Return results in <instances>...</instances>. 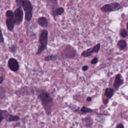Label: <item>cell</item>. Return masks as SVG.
I'll list each match as a JSON object with an SVG mask.
<instances>
[{"label": "cell", "instance_id": "6da1fadb", "mask_svg": "<svg viewBox=\"0 0 128 128\" xmlns=\"http://www.w3.org/2000/svg\"><path fill=\"white\" fill-rule=\"evenodd\" d=\"M38 96L45 112L47 115H50L52 111V108L54 105L52 97L45 90H40L38 92Z\"/></svg>", "mask_w": 128, "mask_h": 128}, {"label": "cell", "instance_id": "7a4b0ae2", "mask_svg": "<svg viewBox=\"0 0 128 128\" xmlns=\"http://www.w3.org/2000/svg\"><path fill=\"white\" fill-rule=\"evenodd\" d=\"M48 42V32L44 30L41 32L39 38V45L38 46L37 54H40L46 48Z\"/></svg>", "mask_w": 128, "mask_h": 128}, {"label": "cell", "instance_id": "3957f363", "mask_svg": "<svg viewBox=\"0 0 128 128\" xmlns=\"http://www.w3.org/2000/svg\"><path fill=\"white\" fill-rule=\"evenodd\" d=\"M22 7L25 12V19L27 22H30L32 18L33 6L29 0H24Z\"/></svg>", "mask_w": 128, "mask_h": 128}, {"label": "cell", "instance_id": "277c9868", "mask_svg": "<svg viewBox=\"0 0 128 128\" xmlns=\"http://www.w3.org/2000/svg\"><path fill=\"white\" fill-rule=\"evenodd\" d=\"M6 26L9 31H12L14 28V12L11 10H8L6 12Z\"/></svg>", "mask_w": 128, "mask_h": 128}, {"label": "cell", "instance_id": "5b68a950", "mask_svg": "<svg viewBox=\"0 0 128 128\" xmlns=\"http://www.w3.org/2000/svg\"><path fill=\"white\" fill-rule=\"evenodd\" d=\"M122 8L121 5L116 2L104 5L100 8V10L104 12H110L112 11L118 10Z\"/></svg>", "mask_w": 128, "mask_h": 128}, {"label": "cell", "instance_id": "8992f818", "mask_svg": "<svg viewBox=\"0 0 128 128\" xmlns=\"http://www.w3.org/2000/svg\"><path fill=\"white\" fill-rule=\"evenodd\" d=\"M0 116H3L4 119H6L8 122H18L20 120V117L18 116L9 114L6 110H0Z\"/></svg>", "mask_w": 128, "mask_h": 128}, {"label": "cell", "instance_id": "52a82bcc", "mask_svg": "<svg viewBox=\"0 0 128 128\" xmlns=\"http://www.w3.org/2000/svg\"><path fill=\"white\" fill-rule=\"evenodd\" d=\"M24 12L22 8L18 7L14 12V24L18 26L23 20Z\"/></svg>", "mask_w": 128, "mask_h": 128}, {"label": "cell", "instance_id": "ba28073f", "mask_svg": "<svg viewBox=\"0 0 128 128\" xmlns=\"http://www.w3.org/2000/svg\"><path fill=\"white\" fill-rule=\"evenodd\" d=\"M63 54L64 56L66 58H74L76 54V50L70 45H66L63 50Z\"/></svg>", "mask_w": 128, "mask_h": 128}, {"label": "cell", "instance_id": "9c48e42d", "mask_svg": "<svg viewBox=\"0 0 128 128\" xmlns=\"http://www.w3.org/2000/svg\"><path fill=\"white\" fill-rule=\"evenodd\" d=\"M8 65L10 70L14 72H17L20 68V65L18 60L13 58H11L8 60Z\"/></svg>", "mask_w": 128, "mask_h": 128}, {"label": "cell", "instance_id": "30bf717a", "mask_svg": "<svg viewBox=\"0 0 128 128\" xmlns=\"http://www.w3.org/2000/svg\"><path fill=\"white\" fill-rule=\"evenodd\" d=\"M124 82V79L122 78V75L120 74H118L116 75L114 81V83L113 84L114 88L116 90H118L119 88L123 84Z\"/></svg>", "mask_w": 128, "mask_h": 128}, {"label": "cell", "instance_id": "8fae6325", "mask_svg": "<svg viewBox=\"0 0 128 128\" xmlns=\"http://www.w3.org/2000/svg\"><path fill=\"white\" fill-rule=\"evenodd\" d=\"M47 4L48 8L52 12L55 10V8L58 6V0H47Z\"/></svg>", "mask_w": 128, "mask_h": 128}, {"label": "cell", "instance_id": "7c38bea8", "mask_svg": "<svg viewBox=\"0 0 128 128\" xmlns=\"http://www.w3.org/2000/svg\"><path fill=\"white\" fill-rule=\"evenodd\" d=\"M38 22L40 26L44 28L47 27L48 24L47 19L44 16H42L39 18L38 20Z\"/></svg>", "mask_w": 128, "mask_h": 128}, {"label": "cell", "instance_id": "4fadbf2b", "mask_svg": "<svg viewBox=\"0 0 128 128\" xmlns=\"http://www.w3.org/2000/svg\"><path fill=\"white\" fill-rule=\"evenodd\" d=\"M64 12V10L62 7H60L56 8L55 10L52 12V15L54 18L56 16L61 15Z\"/></svg>", "mask_w": 128, "mask_h": 128}, {"label": "cell", "instance_id": "5bb4252c", "mask_svg": "<svg viewBox=\"0 0 128 128\" xmlns=\"http://www.w3.org/2000/svg\"><path fill=\"white\" fill-rule=\"evenodd\" d=\"M114 93V90L111 88H106L104 92V96L107 98L108 99L111 98L113 96Z\"/></svg>", "mask_w": 128, "mask_h": 128}, {"label": "cell", "instance_id": "9a60e30c", "mask_svg": "<svg viewBox=\"0 0 128 128\" xmlns=\"http://www.w3.org/2000/svg\"><path fill=\"white\" fill-rule=\"evenodd\" d=\"M118 48L122 50H124L127 47V43L124 40H120L118 42Z\"/></svg>", "mask_w": 128, "mask_h": 128}, {"label": "cell", "instance_id": "2e32d148", "mask_svg": "<svg viewBox=\"0 0 128 128\" xmlns=\"http://www.w3.org/2000/svg\"><path fill=\"white\" fill-rule=\"evenodd\" d=\"M93 52H94L92 50V48H89L83 51L81 54V56L84 58L88 57L90 56Z\"/></svg>", "mask_w": 128, "mask_h": 128}, {"label": "cell", "instance_id": "e0dca14e", "mask_svg": "<svg viewBox=\"0 0 128 128\" xmlns=\"http://www.w3.org/2000/svg\"><path fill=\"white\" fill-rule=\"evenodd\" d=\"M80 111L82 113V114H86V113H92V112H94V113H96V112L94 110L90 108H87L85 106H83L81 110H80Z\"/></svg>", "mask_w": 128, "mask_h": 128}, {"label": "cell", "instance_id": "ac0fdd59", "mask_svg": "<svg viewBox=\"0 0 128 128\" xmlns=\"http://www.w3.org/2000/svg\"><path fill=\"white\" fill-rule=\"evenodd\" d=\"M57 58H58L57 55H50V56H47L44 58V60L48 62V61L56 60Z\"/></svg>", "mask_w": 128, "mask_h": 128}, {"label": "cell", "instance_id": "d6986e66", "mask_svg": "<svg viewBox=\"0 0 128 128\" xmlns=\"http://www.w3.org/2000/svg\"><path fill=\"white\" fill-rule=\"evenodd\" d=\"M120 34L122 38H126L128 34V32L125 29H122L120 30Z\"/></svg>", "mask_w": 128, "mask_h": 128}, {"label": "cell", "instance_id": "ffe728a7", "mask_svg": "<svg viewBox=\"0 0 128 128\" xmlns=\"http://www.w3.org/2000/svg\"><path fill=\"white\" fill-rule=\"evenodd\" d=\"M100 44L98 43L96 44L94 46V47L92 48V50H93L94 52H96V53L98 52L100 49Z\"/></svg>", "mask_w": 128, "mask_h": 128}, {"label": "cell", "instance_id": "44dd1931", "mask_svg": "<svg viewBox=\"0 0 128 128\" xmlns=\"http://www.w3.org/2000/svg\"><path fill=\"white\" fill-rule=\"evenodd\" d=\"M8 49H9V51L10 52H12V53H14L16 50V46L14 45V44H12L9 47Z\"/></svg>", "mask_w": 128, "mask_h": 128}, {"label": "cell", "instance_id": "7402d4cb", "mask_svg": "<svg viewBox=\"0 0 128 128\" xmlns=\"http://www.w3.org/2000/svg\"><path fill=\"white\" fill-rule=\"evenodd\" d=\"M24 0H16V2L17 6H18V7L22 8Z\"/></svg>", "mask_w": 128, "mask_h": 128}, {"label": "cell", "instance_id": "603a6c76", "mask_svg": "<svg viewBox=\"0 0 128 128\" xmlns=\"http://www.w3.org/2000/svg\"><path fill=\"white\" fill-rule=\"evenodd\" d=\"M4 38L2 35V31L1 30V28H0V43H4Z\"/></svg>", "mask_w": 128, "mask_h": 128}, {"label": "cell", "instance_id": "cb8c5ba5", "mask_svg": "<svg viewBox=\"0 0 128 128\" xmlns=\"http://www.w3.org/2000/svg\"><path fill=\"white\" fill-rule=\"evenodd\" d=\"M98 58L95 57V58H94L91 60V62H91V64H96L98 63Z\"/></svg>", "mask_w": 128, "mask_h": 128}, {"label": "cell", "instance_id": "d4e9b609", "mask_svg": "<svg viewBox=\"0 0 128 128\" xmlns=\"http://www.w3.org/2000/svg\"><path fill=\"white\" fill-rule=\"evenodd\" d=\"M88 66L87 65H84V66H82V70L83 71H84V72H86V71L88 70Z\"/></svg>", "mask_w": 128, "mask_h": 128}, {"label": "cell", "instance_id": "484cf974", "mask_svg": "<svg viewBox=\"0 0 128 128\" xmlns=\"http://www.w3.org/2000/svg\"><path fill=\"white\" fill-rule=\"evenodd\" d=\"M116 128H124V125L120 123V124H117V126H116Z\"/></svg>", "mask_w": 128, "mask_h": 128}, {"label": "cell", "instance_id": "4316f807", "mask_svg": "<svg viewBox=\"0 0 128 128\" xmlns=\"http://www.w3.org/2000/svg\"><path fill=\"white\" fill-rule=\"evenodd\" d=\"M4 80V77L2 76H0V84H2Z\"/></svg>", "mask_w": 128, "mask_h": 128}, {"label": "cell", "instance_id": "83f0119b", "mask_svg": "<svg viewBox=\"0 0 128 128\" xmlns=\"http://www.w3.org/2000/svg\"><path fill=\"white\" fill-rule=\"evenodd\" d=\"M108 99L106 98V100H104V104H106L108 103Z\"/></svg>", "mask_w": 128, "mask_h": 128}, {"label": "cell", "instance_id": "f1b7e54d", "mask_svg": "<svg viewBox=\"0 0 128 128\" xmlns=\"http://www.w3.org/2000/svg\"><path fill=\"white\" fill-rule=\"evenodd\" d=\"M4 120V118L2 116H0V123Z\"/></svg>", "mask_w": 128, "mask_h": 128}, {"label": "cell", "instance_id": "f546056e", "mask_svg": "<svg viewBox=\"0 0 128 128\" xmlns=\"http://www.w3.org/2000/svg\"><path fill=\"white\" fill-rule=\"evenodd\" d=\"M92 98L91 97H90V96H89V97H88V98H86V100L88 101V102H90L91 100H92Z\"/></svg>", "mask_w": 128, "mask_h": 128}, {"label": "cell", "instance_id": "4dcf8cb0", "mask_svg": "<svg viewBox=\"0 0 128 128\" xmlns=\"http://www.w3.org/2000/svg\"></svg>", "mask_w": 128, "mask_h": 128}]
</instances>
